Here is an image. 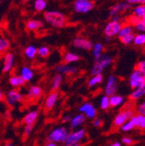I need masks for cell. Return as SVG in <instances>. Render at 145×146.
Listing matches in <instances>:
<instances>
[{
    "label": "cell",
    "mask_w": 145,
    "mask_h": 146,
    "mask_svg": "<svg viewBox=\"0 0 145 146\" xmlns=\"http://www.w3.org/2000/svg\"><path fill=\"white\" fill-rule=\"evenodd\" d=\"M23 96L19 91L11 90L7 94V102L10 105H15L17 103H19L22 100Z\"/></svg>",
    "instance_id": "13"
},
{
    "label": "cell",
    "mask_w": 145,
    "mask_h": 146,
    "mask_svg": "<svg viewBox=\"0 0 145 146\" xmlns=\"http://www.w3.org/2000/svg\"><path fill=\"white\" fill-rule=\"evenodd\" d=\"M33 128H34V124H27L24 127V137H29L32 133Z\"/></svg>",
    "instance_id": "41"
},
{
    "label": "cell",
    "mask_w": 145,
    "mask_h": 146,
    "mask_svg": "<svg viewBox=\"0 0 145 146\" xmlns=\"http://www.w3.org/2000/svg\"><path fill=\"white\" fill-rule=\"evenodd\" d=\"M129 5H145V0H126Z\"/></svg>",
    "instance_id": "43"
},
{
    "label": "cell",
    "mask_w": 145,
    "mask_h": 146,
    "mask_svg": "<svg viewBox=\"0 0 145 146\" xmlns=\"http://www.w3.org/2000/svg\"><path fill=\"white\" fill-rule=\"evenodd\" d=\"M141 20H142V22H143V23L145 24V15H144V16H143V17H142V19H141Z\"/></svg>",
    "instance_id": "54"
},
{
    "label": "cell",
    "mask_w": 145,
    "mask_h": 146,
    "mask_svg": "<svg viewBox=\"0 0 145 146\" xmlns=\"http://www.w3.org/2000/svg\"><path fill=\"white\" fill-rule=\"evenodd\" d=\"M103 50V45L100 43H96L95 44H93L92 47V53H93V56L95 58V59H98L101 58L102 56V51Z\"/></svg>",
    "instance_id": "30"
},
{
    "label": "cell",
    "mask_w": 145,
    "mask_h": 146,
    "mask_svg": "<svg viewBox=\"0 0 145 146\" xmlns=\"http://www.w3.org/2000/svg\"><path fill=\"white\" fill-rule=\"evenodd\" d=\"M45 146H58L56 143H48Z\"/></svg>",
    "instance_id": "51"
},
{
    "label": "cell",
    "mask_w": 145,
    "mask_h": 146,
    "mask_svg": "<svg viewBox=\"0 0 145 146\" xmlns=\"http://www.w3.org/2000/svg\"><path fill=\"white\" fill-rule=\"evenodd\" d=\"M100 107L102 110H108L110 108V98L107 97V96H103L102 98H101V101H100Z\"/></svg>",
    "instance_id": "39"
},
{
    "label": "cell",
    "mask_w": 145,
    "mask_h": 146,
    "mask_svg": "<svg viewBox=\"0 0 145 146\" xmlns=\"http://www.w3.org/2000/svg\"><path fill=\"white\" fill-rule=\"evenodd\" d=\"M112 64V58L111 57L108 56V55H102L101 58L97 59L95 64H93V67L91 69V74L93 76L102 74V72L109 67Z\"/></svg>",
    "instance_id": "2"
},
{
    "label": "cell",
    "mask_w": 145,
    "mask_h": 146,
    "mask_svg": "<svg viewBox=\"0 0 145 146\" xmlns=\"http://www.w3.org/2000/svg\"><path fill=\"white\" fill-rule=\"evenodd\" d=\"M73 146H80V144H79V143H77V144H75V145H73Z\"/></svg>",
    "instance_id": "55"
},
{
    "label": "cell",
    "mask_w": 145,
    "mask_h": 146,
    "mask_svg": "<svg viewBox=\"0 0 145 146\" xmlns=\"http://www.w3.org/2000/svg\"><path fill=\"white\" fill-rule=\"evenodd\" d=\"M117 91V79L115 76L111 75L108 78L105 88H104V93L107 97H111L113 95H116Z\"/></svg>",
    "instance_id": "8"
},
{
    "label": "cell",
    "mask_w": 145,
    "mask_h": 146,
    "mask_svg": "<svg viewBox=\"0 0 145 146\" xmlns=\"http://www.w3.org/2000/svg\"><path fill=\"white\" fill-rule=\"evenodd\" d=\"M9 83L12 87H20L23 86L24 84H25V81L24 79L21 77V76H12L9 79Z\"/></svg>",
    "instance_id": "24"
},
{
    "label": "cell",
    "mask_w": 145,
    "mask_h": 146,
    "mask_svg": "<svg viewBox=\"0 0 145 146\" xmlns=\"http://www.w3.org/2000/svg\"><path fill=\"white\" fill-rule=\"evenodd\" d=\"M94 8V3L91 0H75L74 11L77 13H88Z\"/></svg>",
    "instance_id": "5"
},
{
    "label": "cell",
    "mask_w": 145,
    "mask_h": 146,
    "mask_svg": "<svg viewBox=\"0 0 145 146\" xmlns=\"http://www.w3.org/2000/svg\"><path fill=\"white\" fill-rule=\"evenodd\" d=\"M74 47L81 49V50H91L93 47V44L89 40L83 38H77L72 42Z\"/></svg>",
    "instance_id": "11"
},
{
    "label": "cell",
    "mask_w": 145,
    "mask_h": 146,
    "mask_svg": "<svg viewBox=\"0 0 145 146\" xmlns=\"http://www.w3.org/2000/svg\"><path fill=\"white\" fill-rule=\"evenodd\" d=\"M121 20H122V17L120 15H117V16H114L112 17V20L111 21H114V22H117V23H121Z\"/></svg>",
    "instance_id": "48"
},
{
    "label": "cell",
    "mask_w": 145,
    "mask_h": 146,
    "mask_svg": "<svg viewBox=\"0 0 145 146\" xmlns=\"http://www.w3.org/2000/svg\"><path fill=\"white\" fill-rule=\"evenodd\" d=\"M102 124H103V120H102L100 117H97V118H95V120L93 121V125H94L95 127H97V128L101 127Z\"/></svg>",
    "instance_id": "47"
},
{
    "label": "cell",
    "mask_w": 145,
    "mask_h": 146,
    "mask_svg": "<svg viewBox=\"0 0 145 146\" xmlns=\"http://www.w3.org/2000/svg\"><path fill=\"white\" fill-rule=\"evenodd\" d=\"M10 47H11V43L9 39L5 38H0V53L6 52L10 49Z\"/></svg>",
    "instance_id": "35"
},
{
    "label": "cell",
    "mask_w": 145,
    "mask_h": 146,
    "mask_svg": "<svg viewBox=\"0 0 145 146\" xmlns=\"http://www.w3.org/2000/svg\"><path fill=\"white\" fill-rule=\"evenodd\" d=\"M140 19L138 17H135V16H131V17H130V18H129V23H130V25H132V26H134L138 21H139Z\"/></svg>",
    "instance_id": "46"
},
{
    "label": "cell",
    "mask_w": 145,
    "mask_h": 146,
    "mask_svg": "<svg viewBox=\"0 0 145 146\" xmlns=\"http://www.w3.org/2000/svg\"><path fill=\"white\" fill-rule=\"evenodd\" d=\"M133 26L130 25V24L128 25H122L118 34H117V36L121 39L122 38H123V36H127V35H130L131 33H133Z\"/></svg>",
    "instance_id": "25"
},
{
    "label": "cell",
    "mask_w": 145,
    "mask_h": 146,
    "mask_svg": "<svg viewBox=\"0 0 145 146\" xmlns=\"http://www.w3.org/2000/svg\"><path fill=\"white\" fill-rule=\"evenodd\" d=\"M55 70L59 73V74H67V75L74 74V73H76L77 70V69L76 67H72L68 64H59V65L56 66Z\"/></svg>",
    "instance_id": "15"
},
{
    "label": "cell",
    "mask_w": 145,
    "mask_h": 146,
    "mask_svg": "<svg viewBox=\"0 0 145 146\" xmlns=\"http://www.w3.org/2000/svg\"><path fill=\"white\" fill-rule=\"evenodd\" d=\"M69 133L66 128L58 127L54 129L48 136V140L50 143H64Z\"/></svg>",
    "instance_id": "3"
},
{
    "label": "cell",
    "mask_w": 145,
    "mask_h": 146,
    "mask_svg": "<svg viewBox=\"0 0 145 146\" xmlns=\"http://www.w3.org/2000/svg\"><path fill=\"white\" fill-rule=\"evenodd\" d=\"M134 38H135V34L134 33H131L130 35H127V36H123V38H122L120 40H121V42L123 44H125V45H130V44H133Z\"/></svg>",
    "instance_id": "37"
},
{
    "label": "cell",
    "mask_w": 145,
    "mask_h": 146,
    "mask_svg": "<svg viewBox=\"0 0 145 146\" xmlns=\"http://www.w3.org/2000/svg\"><path fill=\"white\" fill-rule=\"evenodd\" d=\"M4 146H15V145H14V143H11V142H10V143H5Z\"/></svg>",
    "instance_id": "53"
},
{
    "label": "cell",
    "mask_w": 145,
    "mask_h": 146,
    "mask_svg": "<svg viewBox=\"0 0 145 146\" xmlns=\"http://www.w3.org/2000/svg\"><path fill=\"white\" fill-rule=\"evenodd\" d=\"M84 135H85L84 129H80L73 133L69 134L64 142V145L65 146H73L75 144H77L82 140V138L84 137Z\"/></svg>",
    "instance_id": "7"
},
{
    "label": "cell",
    "mask_w": 145,
    "mask_h": 146,
    "mask_svg": "<svg viewBox=\"0 0 145 146\" xmlns=\"http://www.w3.org/2000/svg\"><path fill=\"white\" fill-rule=\"evenodd\" d=\"M103 80V77L102 74H99V75H96V76H93L91 78H90L88 82V86L89 88L91 87H94L99 84H101Z\"/></svg>",
    "instance_id": "32"
},
{
    "label": "cell",
    "mask_w": 145,
    "mask_h": 146,
    "mask_svg": "<svg viewBox=\"0 0 145 146\" xmlns=\"http://www.w3.org/2000/svg\"><path fill=\"white\" fill-rule=\"evenodd\" d=\"M145 96V84L141 87L135 89L130 95V98L131 100H138Z\"/></svg>",
    "instance_id": "19"
},
{
    "label": "cell",
    "mask_w": 145,
    "mask_h": 146,
    "mask_svg": "<svg viewBox=\"0 0 145 146\" xmlns=\"http://www.w3.org/2000/svg\"><path fill=\"white\" fill-rule=\"evenodd\" d=\"M62 82H63V76L62 74H57L55 75V77L53 78L52 79V83H51V89L52 90L56 91L57 90L59 89V87L61 86L62 84Z\"/></svg>",
    "instance_id": "28"
},
{
    "label": "cell",
    "mask_w": 145,
    "mask_h": 146,
    "mask_svg": "<svg viewBox=\"0 0 145 146\" xmlns=\"http://www.w3.org/2000/svg\"><path fill=\"white\" fill-rule=\"evenodd\" d=\"M38 117V111H32L24 116L23 122L26 125L27 124H34L35 122L37 121Z\"/></svg>",
    "instance_id": "20"
},
{
    "label": "cell",
    "mask_w": 145,
    "mask_h": 146,
    "mask_svg": "<svg viewBox=\"0 0 145 146\" xmlns=\"http://www.w3.org/2000/svg\"><path fill=\"white\" fill-rule=\"evenodd\" d=\"M136 46H142L145 45V33H138L135 35L134 42Z\"/></svg>",
    "instance_id": "34"
},
{
    "label": "cell",
    "mask_w": 145,
    "mask_h": 146,
    "mask_svg": "<svg viewBox=\"0 0 145 146\" xmlns=\"http://www.w3.org/2000/svg\"><path fill=\"white\" fill-rule=\"evenodd\" d=\"M134 111L132 110H125V111H120L117 113L114 118L113 124L116 127H121L123 123H125L128 120H130L134 116Z\"/></svg>",
    "instance_id": "6"
},
{
    "label": "cell",
    "mask_w": 145,
    "mask_h": 146,
    "mask_svg": "<svg viewBox=\"0 0 145 146\" xmlns=\"http://www.w3.org/2000/svg\"><path fill=\"white\" fill-rule=\"evenodd\" d=\"M136 69H138L142 73V75L145 77V59L144 60H142L141 62L138 63Z\"/></svg>",
    "instance_id": "42"
},
{
    "label": "cell",
    "mask_w": 145,
    "mask_h": 146,
    "mask_svg": "<svg viewBox=\"0 0 145 146\" xmlns=\"http://www.w3.org/2000/svg\"><path fill=\"white\" fill-rule=\"evenodd\" d=\"M44 17L45 21L55 28H63L67 23L66 17L58 11H47Z\"/></svg>",
    "instance_id": "1"
},
{
    "label": "cell",
    "mask_w": 145,
    "mask_h": 146,
    "mask_svg": "<svg viewBox=\"0 0 145 146\" xmlns=\"http://www.w3.org/2000/svg\"><path fill=\"white\" fill-rule=\"evenodd\" d=\"M38 54L41 58H47L50 54V50L47 46H41L38 49Z\"/></svg>",
    "instance_id": "38"
},
{
    "label": "cell",
    "mask_w": 145,
    "mask_h": 146,
    "mask_svg": "<svg viewBox=\"0 0 145 146\" xmlns=\"http://www.w3.org/2000/svg\"><path fill=\"white\" fill-rule=\"evenodd\" d=\"M129 82L130 87L135 90L145 84V77L142 75V73L138 69L136 68L130 76Z\"/></svg>",
    "instance_id": "4"
},
{
    "label": "cell",
    "mask_w": 145,
    "mask_h": 146,
    "mask_svg": "<svg viewBox=\"0 0 145 146\" xmlns=\"http://www.w3.org/2000/svg\"><path fill=\"white\" fill-rule=\"evenodd\" d=\"M124 102L123 97L120 95H113L110 97V107H118Z\"/></svg>",
    "instance_id": "26"
},
{
    "label": "cell",
    "mask_w": 145,
    "mask_h": 146,
    "mask_svg": "<svg viewBox=\"0 0 145 146\" xmlns=\"http://www.w3.org/2000/svg\"><path fill=\"white\" fill-rule=\"evenodd\" d=\"M134 27L138 31V33H145V24L141 19L134 25Z\"/></svg>",
    "instance_id": "40"
},
{
    "label": "cell",
    "mask_w": 145,
    "mask_h": 146,
    "mask_svg": "<svg viewBox=\"0 0 145 146\" xmlns=\"http://www.w3.org/2000/svg\"><path fill=\"white\" fill-rule=\"evenodd\" d=\"M79 111L85 113L86 117L89 118H94L97 116V110L93 104L89 103H85L79 107Z\"/></svg>",
    "instance_id": "12"
},
{
    "label": "cell",
    "mask_w": 145,
    "mask_h": 146,
    "mask_svg": "<svg viewBox=\"0 0 145 146\" xmlns=\"http://www.w3.org/2000/svg\"><path fill=\"white\" fill-rule=\"evenodd\" d=\"M1 2H2V0H0V4H1Z\"/></svg>",
    "instance_id": "56"
},
{
    "label": "cell",
    "mask_w": 145,
    "mask_h": 146,
    "mask_svg": "<svg viewBox=\"0 0 145 146\" xmlns=\"http://www.w3.org/2000/svg\"><path fill=\"white\" fill-rule=\"evenodd\" d=\"M42 94H43L42 88L38 85H33L30 87L27 97L29 99H38L42 96Z\"/></svg>",
    "instance_id": "16"
},
{
    "label": "cell",
    "mask_w": 145,
    "mask_h": 146,
    "mask_svg": "<svg viewBox=\"0 0 145 146\" xmlns=\"http://www.w3.org/2000/svg\"><path fill=\"white\" fill-rule=\"evenodd\" d=\"M37 54H38V48H36V46L34 45H29L24 50V55L30 59H33Z\"/></svg>",
    "instance_id": "29"
},
{
    "label": "cell",
    "mask_w": 145,
    "mask_h": 146,
    "mask_svg": "<svg viewBox=\"0 0 145 146\" xmlns=\"http://www.w3.org/2000/svg\"><path fill=\"white\" fill-rule=\"evenodd\" d=\"M109 146H121V143H119V142H116V143H113L110 144Z\"/></svg>",
    "instance_id": "50"
},
{
    "label": "cell",
    "mask_w": 145,
    "mask_h": 146,
    "mask_svg": "<svg viewBox=\"0 0 145 146\" xmlns=\"http://www.w3.org/2000/svg\"><path fill=\"white\" fill-rule=\"evenodd\" d=\"M4 99V94L1 90H0V101H2Z\"/></svg>",
    "instance_id": "52"
},
{
    "label": "cell",
    "mask_w": 145,
    "mask_h": 146,
    "mask_svg": "<svg viewBox=\"0 0 145 146\" xmlns=\"http://www.w3.org/2000/svg\"><path fill=\"white\" fill-rule=\"evenodd\" d=\"M58 96L59 94L58 91H53V92L49 94V96L45 99V104H44V106L47 110H51L54 107L56 102L58 99Z\"/></svg>",
    "instance_id": "17"
},
{
    "label": "cell",
    "mask_w": 145,
    "mask_h": 146,
    "mask_svg": "<svg viewBox=\"0 0 145 146\" xmlns=\"http://www.w3.org/2000/svg\"><path fill=\"white\" fill-rule=\"evenodd\" d=\"M137 111H138V114H141V115H143L145 116V101L142 102L137 108Z\"/></svg>",
    "instance_id": "44"
},
{
    "label": "cell",
    "mask_w": 145,
    "mask_h": 146,
    "mask_svg": "<svg viewBox=\"0 0 145 146\" xmlns=\"http://www.w3.org/2000/svg\"><path fill=\"white\" fill-rule=\"evenodd\" d=\"M43 26V23L40 21V20H38V19H31V20H29L27 23H26V29L30 31H36L39 30L41 27Z\"/></svg>",
    "instance_id": "21"
},
{
    "label": "cell",
    "mask_w": 145,
    "mask_h": 146,
    "mask_svg": "<svg viewBox=\"0 0 145 146\" xmlns=\"http://www.w3.org/2000/svg\"><path fill=\"white\" fill-rule=\"evenodd\" d=\"M25 82L30 81L34 78V71L29 67V66H24L21 70V75H20Z\"/></svg>",
    "instance_id": "23"
},
{
    "label": "cell",
    "mask_w": 145,
    "mask_h": 146,
    "mask_svg": "<svg viewBox=\"0 0 145 146\" xmlns=\"http://www.w3.org/2000/svg\"><path fill=\"white\" fill-rule=\"evenodd\" d=\"M145 15V5H137L133 9V16L142 19V17Z\"/></svg>",
    "instance_id": "31"
},
{
    "label": "cell",
    "mask_w": 145,
    "mask_h": 146,
    "mask_svg": "<svg viewBox=\"0 0 145 146\" xmlns=\"http://www.w3.org/2000/svg\"><path fill=\"white\" fill-rule=\"evenodd\" d=\"M122 143H124V144H126V145H131V144L134 143V141H133V139L130 138V137H124L122 138Z\"/></svg>",
    "instance_id": "45"
},
{
    "label": "cell",
    "mask_w": 145,
    "mask_h": 146,
    "mask_svg": "<svg viewBox=\"0 0 145 146\" xmlns=\"http://www.w3.org/2000/svg\"><path fill=\"white\" fill-rule=\"evenodd\" d=\"M120 128H121V130H122V131L126 132V131H130L131 130H133L134 128H136V127H135V124H134V123L132 122V120L130 119V120L127 121L125 123H123Z\"/></svg>",
    "instance_id": "36"
},
{
    "label": "cell",
    "mask_w": 145,
    "mask_h": 146,
    "mask_svg": "<svg viewBox=\"0 0 145 146\" xmlns=\"http://www.w3.org/2000/svg\"><path fill=\"white\" fill-rule=\"evenodd\" d=\"M130 9V5H129L127 2H119L111 8L110 16L114 17V16L119 15L122 12L128 11Z\"/></svg>",
    "instance_id": "10"
},
{
    "label": "cell",
    "mask_w": 145,
    "mask_h": 146,
    "mask_svg": "<svg viewBox=\"0 0 145 146\" xmlns=\"http://www.w3.org/2000/svg\"><path fill=\"white\" fill-rule=\"evenodd\" d=\"M130 119L134 123L136 128H138L140 130H145V116L136 114L134 115Z\"/></svg>",
    "instance_id": "18"
},
{
    "label": "cell",
    "mask_w": 145,
    "mask_h": 146,
    "mask_svg": "<svg viewBox=\"0 0 145 146\" xmlns=\"http://www.w3.org/2000/svg\"><path fill=\"white\" fill-rule=\"evenodd\" d=\"M47 7L46 0H35L34 2V9L37 11H44Z\"/></svg>",
    "instance_id": "33"
},
{
    "label": "cell",
    "mask_w": 145,
    "mask_h": 146,
    "mask_svg": "<svg viewBox=\"0 0 145 146\" xmlns=\"http://www.w3.org/2000/svg\"><path fill=\"white\" fill-rule=\"evenodd\" d=\"M64 60L66 64H71L74 62H77L80 60V57L77 54L74 53V52H67L64 55Z\"/></svg>",
    "instance_id": "27"
},
{
    "label": "cell",
    "mask_w": 145,
    "mask_h": 146,
    "mask_svg": "<svg viewBox=\"0 0 145 146\" xmlns=\"http://www.w3.org/2000/svg\"><path fill=\"white\" fill-rule=\"evenodd\" d=\"M0 25H1V21H0Z\"/></svg>",
    "instance_id": "57"
},
{
    "label": "cell",
    "mask_w": 145,
    "mask_h": 146,
    "mask_svg": "<svg viewBox=\"0 0 145 146\" xmlns=\"http://www.w3.org/2000/svg\"><path fill=\"white\" fill-rule=\"evenodd\" d=\"M122 27V24L121 23H117V22H114V21H111L109 22L103 30V33L105 35L106 38H113L115 36H117L120 29Z\"/></svg>",
    "instance_id": "9"
},
{
    "label": "cell",
    "mask_w": 145,
    "mask_h": 146,
    "mask_svg": "<svg viewBox=\"0 0 145 146\" xmlns=\"http://www.w3.org/2000/svg\"><path fill=\"white\" fill-rule=\"evenodd\" d=\"M70 120H71V117H70V116H66V117H64L63 122H64V123H67V122H69V121H70Z\"/></svg>",
    "instance_id": "49"
},
{
    "label": "cell",
    "mask_w": 145,
    "mask_h": 146,
    "mask_svg": "<svg viewBox=\"0 0 145 146\" xmlns=\"http://www.w3.org/2000/svg\"><path fill=\"white\" fill-rule=\"evenodd\" d=\"M14 64V55L11 52H7L4 58V65H3V72H9Z\"/></svg>",
    "instance_id": "14"
},
{
    "label": "cell",
    "mask_w": 145,
    "mask_h": 146,
    "mask_svg": "<svg viewBox=\"0 0 145 146\" xmlns=\"http://www.w3.org/2000/svg\"><path fill=\"white\" fill-rule=\"evenodd\" d=\"M85 121V117L83 114H77L74 117H72L70 120V127L72 129H76V128L79 127L83 122Z\"/></svg>",
    "instance_id": "22"
}]
</instances>
